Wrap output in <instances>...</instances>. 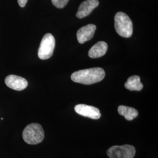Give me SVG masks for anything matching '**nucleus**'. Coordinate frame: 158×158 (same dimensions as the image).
<instances>
[{"label":"nucleus","instance_id":"obj_1","mask_svg":"<svg viewBox=\"0 0 158 158\" xmlns=\"http://www.w3.org/2000/svg\"><path fill=\"white\" fill-rule=\"evenodd\" d=\"M105 76V72L102 68H91L74 72L71 76V79L76 83L89 85L100 82Z\"/></svg>","mask_w":158,"mask_h":158},{"label":"nucleus","instance_id":"obj_2","mask_svg":"<svg viewBox=\"0 0 158 158\" xmlns=\"http://www.w3.org/2000/svg\"><path fill=\"white\" fill-rule=\"evenodd\" d=\"M45 137L42 127L37 123L27 125L23 131V139L29 145H36L44 140Z\"/></svg>","mask_w":158,"mask_h":158},{"label":"nucleus","instance_id":"obj_3","mask_svg":"<svg viewBox=\"0 0 158 158\" xmlns=\"http://www.w3.org/2000/svg\"><path fill=\"white\" fill-rule=\"evenodd\" d=\"M115 29L119 35L124 38H130L133 33V24L130 17L123 12L116 14L115 18Z\"/></svg>","mask_w":158,"mask_h":158},{"label":"nucleus","instance_id":"obj_4","mask_svg":"<svg viewBox=\"0 0 158 158\" xmlns=\"http://www.w3.org/2000/svg\"><path fill=\"white\" fill-rule=\"evenodd\" d=\"M55 47V39L51 34L44 35L40 44L38 50V57L40 59L46 60L51 57Z\"/></svg>","mask_w":158,"mask_h":158},{"label":"nucleus","instance_id":"obj_5","mask_svg":"<svg viewBox=\"0 0 158 158\" xmlns=\"http://www.w3.org/2000/svg\"><path fill=\"white\" fill-rule=\"evenodd\" d=\"M136 153L135 147L130 145L113 146L107 151L110 158H134Z\"/></svg>","mask_w":158,"mask_h":158},{"label":"nucleus","instance_id":"obj_6","mask_svg":"<svg viewBox=\"0 0 158 158\" xmlns=\"http://www.w3.org/2000/svg\"><path fill=\"white\" fill-rule=\"evenodd\" d=\"M74 110L79 115L93 119H98L101 117V113L97 108L86 104H77Z\"/></svg>","mask_w":158,"mask_h":158},{"label":"nucleus","instance_id":"obj_7","mask_svg":"<svg viewBox=\"0 0 158 158\" xmlns=\"http://www.w3.org/2000/svg\"><path fill=\"white\" fill-rule=\"evenodd\" d=\"M6 85L14 90L21 91L28 86L27 80L22 77L16 75H9L5 79Z\"/></svg>","mask_w":158,"mask_h":158},{"label":"nucleus","instance_id":"obj_8","mask_svg":"<svg viewBox=\"0 0 158 158\" xmlns=\"http://www.w3.org/2000/svg\"><path fill=\"white\" fill-rule=\"evenodd\" d=\"M96 29V26L93 24H88L79 29L77 33V38L79 43L82 44L91 40L94 35Z\"/></svg>","mask_w":158,"mask_h":158},{"label":"nucleus","instance_id":"obj_9","mask_svg":"<svg viewBox=\"0 0 158 158\" xmlns=\"http://www.w3.org/2000/svg\"><path fill=\"white\" fill-rule=\"evenodd\" d=\"M99 4L98 0H86L79 6L76 17L83 18L90 15Z\"/></svg>","mask_w":158,"mask_h":158},{"label":"nucleus","instance_id":"obj_10","mask_svg":"<svg viewBox=\"0 0 158 158\" xmlns=\"http://www.w3.org/2000/svg\"><path fill=\"white\" fill-rule=\"evenodd\" d=\"M107 49L108 45L106 42L104 41L98 42L91 47L89 52V56L93 59L100 57L106 54Z\"/></svg>","mask_w":158,"mask_h":158},{"label":"nucleus","instance_id":"obj_11","mask_svg":"<svg viewBox=\"0 0 158 158\" xmlns=\"http://www.w3.org/2000/svg\"><path fill=\"white\" fill-rule=\"evenodd\" d=\"M125 87L131 91H141L143 89V85L138 76H132L129 77L125 83Z\"/></svg>","mask_w":158,"mask_h":158},{"label":"nucleus","instance_id":"obj_12","mask_svg":"<svg viewBox=\"0 0 158 158\" xmlns=\"http://www.w3.org/2000/svg\"><path fill=\"white\" fill-rule=\"evenodd\" d=\"M118 112L128 121H132L138 115V111L132 107L125 106H120L118 108Z\"/></svg>","mask_w":158,"mask_h":158},{"label":"nucleus","instance_id":"obj_13","mask_svg":"<svg viewBox=\"0 0 158 158\" xmlns=\"http://www.w3.org/2000/svg\"><path fill=\"white\" fill-rule=\"evenodd\" d=\"M69 0H52V2L53 6L57 8H63L67 5Z\"/></svg>","mask_w":158,"mask_h":158},{"label":"nucleus","instance_id":"obj_14","mask_svg":"<svg viewBox=\"0 0 158 158\" xmlns=\"http://www.w3.org/2000/svg\"><path fill=\"white\" fill-rule=\"evenodd\" d=\"M27 1H28V0H18V4L21 7H24L26 5Z\"/></svg>","mask_w":158,"mask_h":158}]
</instances>
